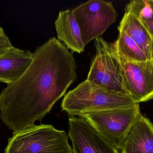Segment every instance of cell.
Wrapping results in <instances>:
<instances>
[{
  "mask_svg": "<svg viewBox=\"0 0 153 153\" xmlns=\"http://www.w3.org/2000/svg\"><path fill=\"white\" fill-rule=\"evenodd\" d=\"M121 153H153V127L141 114L130 129L120 149Z\"/></svg>",
  "mask_w": 153,
  "mask_h": 153,
  "instance_id": "9c48e42d",
  "label": "cell"
},
{
  "mask_svg": "<svg viewBox=\"0 0 153 153\" xmlns=\"http://www.w3.org/2000/svg\"><path fill=\"white\" fill-rule=\"evenodd\" d=\"M66 131L53 125L35 124L13 132L4 153H73Z\"/></svg>",
  "mask_w": 153,
  "mask_h": 153,
  "instance_id": "3957f363",
  "label": "cell"
},
{
  "mask_svg": "<svg viewBox=\"0 0 153 153\" xmlns=\"http://www.w3.org/2000/svg\"><path fill=\"white\" fill-rule=\"evenodd\" d=\"M137 104L128 95L113 92L84 80L64 95L61 108L70 116L129 107Z\"/></svg>",
  "mask_w": 153,
  "mask_h": 153,
  "instance_id": "7a4b0ae2",
  "label": "cell"
},
{
  "mask_svg": "<svg viewBox=\"0 0 153 153\" xmlns=\"http://www.w3.org/2000/svg\"><path fill=\"white\" fill-rule=\"evenodd\" d=\"M54 24L59 41L73 52L80 53L84 51L85 46L72 10L60 11Z\"/></svg>",
  "mask_w": 153,
  "mask_h": 153,
  "instance_id": "8fae6325",
  "label": "cell"
},
{
  "mask_svg": "<svg viewBox=\"0 0 153 153\" xmlns=\"http://www.w3.org/2000/svg\"><path fill=\"white\" fill-rule=\"evenodd\" d=\"M5 33L4 30L2 27H0V35L2 34Z\"/></svg>",
  "mask_w": 153,
  "mask_h": 153,
  "instance_id": "2e32d148",
  "label": "cell"
},
{
  "mask_svg": "<svg viewBox=\"0 0 153 153\" xmlns=\"http://www.w3.org/2000/svg\"><path fill=\"white\" fill-rule=\"evenodd\" d=\"M141 114L140 103L125 108L83 114L86 121L115 148L120 149L131 128Z\"/></svg>",
  "mask_w": 153,
  "mask_h": 153,
  "instance_id": "277c9868",
  "label": "cell"
},
{
  "mask_svg": "<svg viewBox=\"0 0 153 153\" xmlns=\"http://www.w3.org/2000/svg\"><path fill=\"white\" fill-rule=\"evenodd\" d=\"M12 44L5 33L0 35V56L13 47Z\"/></svg>",
  "mask_w": 153,
  "mask_h": 153,
  "instance_id": "9a60e30c",
  "label": "cell"
},
{
  "mask_svg": "<svg viewBox=\"0 0 153 153\" xmlns=\"http://www.w3.org/2000/svg\"><path fill=\"white\" fill-rule=\"evenodd\" d=\"M124 11L134 16L153 36V0H131Z\"/></svg>",
  "mask_w": 153,
  "mask_h": 153,
  "instance_id": "5bb4252c",
  "label": "cell"
},
{
  "mask_svg": "<svg viewBox=\"0 0 153 153\" xmlns=\"http://www.w3.org/2000/svg\"><path fill=\"white\" fill-rule=\"evenodd\" d=\"M73 54L56 37L33 53L25 73L0 94V117L13 132L42 121L77 79Z\"/></svg>",
  "mask_w": 153,
  "mask_h": 153,
  "instance_id": "6da1fadb",
  "label": "cell"
},
{
  "mask_svg": "<svg viewBox=\"0 0 153 153\" xmlns=\"http://www.w3.org/2000/svg\"><path fill=\"white\" fill-rule=\"evenodd\" d=\"M114 54L119 64L123 88L126 94L137 103L152 99L153 60L132 62Z\"/></svg>",
  "mask_w": 153,
  "mask_h": 153,
  "instance_id": "52a82bcc",
  "label": "cell"
},
{
  "mask_svg": "<svg viewBox=\"0 0 153 153\" xmlns=\"http://www.w3.org/2000/svg\"><path fill=\"white\" fill-rule=\"evenodd\" d=\"M68 136L73 153H120L83 117L69 116Z\"/></svg>",
  "mask_w": 153,
  "mask_h": 153,
  "instance_id": "ba28073f",
  "label": "cell"
},
{
  "mask_svg": "<svg viewBox=\"0 0 153 153\" xmlns=\"http://www.w3.org/2000/svg\"><path fill=\"white\" fill-rule=\"evenodd\" d=\"M33 53L28 50L13 47L0 56V82L7 85L18 79L33 60Z\"/></svg>",
  "mask_w": 153,
  "mask_h": 153,
  "instance_id": "30bf717a",
  "label": "cell"
},
{
  "mask_svg": "<svg viewBox=\"0 0 153 153\" xmlns=\"http://www.w3.org/2000/svg\"><path fill=\"white\" fill-rule=\"evenodd\" d=\"M94 45L96 54L91 62L87 80L110 91L127 94L110 43L101 36L95 39Z\"/></svg>",
  "mask_w": 153,
  "mask_h": 153,
  "instance_id": "8992f818",
  "label": "cell"
},
{
  "mask_svg": "<svg viewBox=\"0 0 153 153\" xmlns=\"http://www.w3.org/2000/svg\"><path fill=\"white\" fill-rule=\"evenodd\" d=\"M114 53L132 62H144L149 60L137 45L126 33L119 31L117 40L110 43Z\"/></svg>",
  "mask_w": 153,
  "mask_h": 153,
  "instance_id": "4fadbf2b",
  "label": "cell"
},
{
  "mask_svg": "<svg viewBox=\"0 0 153 153\" xmlns=\"http://www.w3.org/2000/svg\"><path fill=\"white\" fill-rule=\"evenodd\" d=\"M72 10L85 46L101 37L118 17L112 2L103 0H90Z\"/></svg>",
  "mask_w": 153,
  "mask_h": 153,
  "instance_id": "5b68a950",
  "label": "cell"
},
{
  "mask_svg": "<svg viewBox=\"0 0 153 153\" xmlns=\"http://www.w3.org/2000/svg\"><path fill=\"white\" fill-rule=\"evenodd\" d=\"M118 29L128 36L149 60H153V36L134 16L124 13Z\"/></svg>",
  "mask_w": 153,
  "mask_h": 153,
  "instance_id": "7c38bea8",
  "label": "cell"
},
{
  "mask_svg": "<svg viewBox=\"0 0 153 153\" xmlns=\"http://www.w3.org/2000/svg\"><path fill=\"white\" fill-rule=\"evenodd\" d=\"M0 127H1V126H0Z\"/></svg>",
  "mask_w": 153,
  "mask_h": 153,
  "instance_id": "e0dca14e",
  "label": "cell"
}]
</instances>
